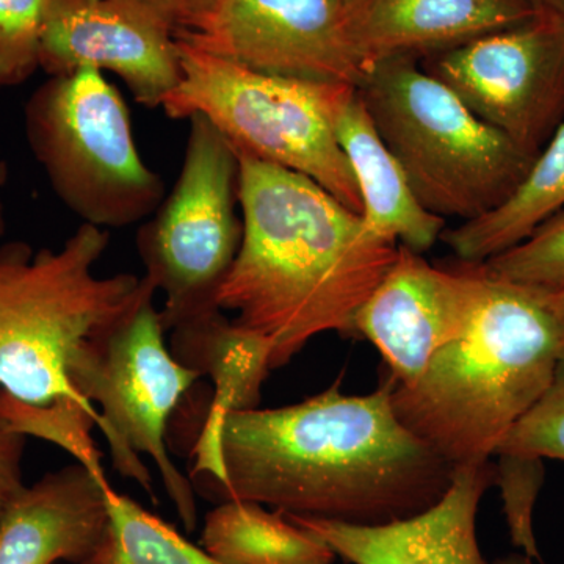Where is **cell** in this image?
Instances as JSON below:
<instances>
[{
	"instance_id": "6da1fadb",
	"label": "cell",
	"mask_w": 564,
	"mask_h": 564,
	"mask_svg": "<svg viewBox=\"0 0 564 564\" xmlns=\"http://www.w3.org/2000/svg\"><path fill=\"white\" fill-rule=\"evenodd\" d=\"M393 380L369 395L326 389L302 403L232 411L193 447L209 499L380 525L429 510L455 469L397 417Z\"/></svg>"
},
{
	"instance_id": "7a4b0ae2",
	"label": "cell",
	"mask_w": 564,
	"mask_h": 564,
	"mask_svg": "<svg viewBox=\"0 0 564 564\" xmlns=\"http://www.w3.org/2000/svg\"><path fill=\"white\" fill-rule=\"evenodd\" d=\"M237 154L243 239L217 304L270 344L280 369L321 334L352 332L399 247L317 182Z\"/></svg>"
},
{
	"instance_id": "3957f363",
	"label": "cell",
	"mask_w": 564,
	"mask_h": 564,
	"mask_svg": "<svg viewBox=\"0 0 564 564\" xmlns=\"http://www.w3.org/2000/svg\"><path fill=\"white\" fill-rule=\"evenodd\" d=\"M485 273L466 333L414 381H393L397 417L454 469L491 462L543 397L564 350V321L540 291Z\"/></svg>"
},
{
	"instance_id": "277c9868",
	"label": "cell",
	"mask_w": 564,
	"mask_h": 564,
	"mask_svg": "<svg viewBox=\"0 0 564 564\" xmlns=\"http://www.w3.org/2000/svg\"><path fill=\"white\" fill-rule=\"evenodd\" d=\"M107 229L84 225L58 250L0 247V389L46 406L82 399L69 381L77 350L109 328L139 295L141 278L98 276Z\"/></svg>"
},
{
	"instance_id": "5b68a950",
	"label": "cell",
	"mask_w": 564,
	"mask_h": 564,
	"mask_svg": "<svg viewBox=\"0 0 564 564\" xmlns=\"http://www.w3.org/2000/svg\"><path fill=\"white\" fill-rule=\"evenodd\" d=\"M356 93L419 202L444 220L497 209L534 161L406 57L375 65Z\"/></svg>"
},
{
	"instance_id": "8992f818",
	"label": "cell",
	"mask_w": 564,
	"mask_h": 564,
	"mask_svg": "<svg viewBox=\"0 0 564 564\" xmlns=\"http://www.w3.org/2000/svg\"><path fill=\"white\" fill-rule=\"evenodd\" d=\"M176 39L182 79L162 104L166 117L202 115L237 152L310 177L361 215L355 174L336 135L356 88L258 73Z\"/></svg>"
},
{
	"instance_id": "52a82bcc",
	"label": "cell",
	"mask_w": 564,
	"mask_h": 564,
	"mask_svg": "<svg viewBox=\"0 0 564 564\" xmlns=\"http://www.w3.org/2000/svg\"><path fill=\"white\" fill-rule=\"evenodd\" d=\"M154 284L141 278L139 295L109 328L82 345L69 366V381L102 417L101 433L115 469L154 499L148 455L188 532L198 525L195 489L174 466L166 448V429L182 397L199 377L166 347Z\"/></svg>"
},
{
	"instance_id": "ba28073f",
	"label": "cell",
	"mask_w": 564,
	"mask_h": 564,
	"mask_svg": "<svg viewBox=\"0 0 564 564\" xmlns=\"http://www.w3.org/2000/svg\"><path fill=\"white\" fill-rule=\"evenodd\" d=\"M24 117L52 191L82 221L128 228L161 206L165 182L141 158L128 104L102 70L50 77L32 93Z\"/></svg>"
},
{
	"instance_id": "9c48e42d",
	"label": "cell",
	"mask_w": 564,
	"mask_h": 564,
	"mask_svg": "<svg viewBox=\"0 0 564 564\" xmlns=\"http://www.w3.org/2000/svg\"><path fill=\"white\" fill-rule=\"evenodd\" d=\"M188 122L180 177L137 232L144 276L165 295V332L220 310L218 291L243 239L239 154L202 115Z\"/></svg>"
},
{
	"instance_id": "30bf717a",
	"label": "cell",
	"mask_w": 564,
	"mask_h": 564,
	"mask_svg": "<svg viewBox=\"0 0 564 564\" xmlns=\"http://www.w3.org/2000/svg\"><path fill=\"white\" fill-rule=\"evenodd\" d=\"M425 70L532 158L564 121V22L543 7L521 24L451 47Z\"/></svg>"
},
{
	"instance_id": "8fae6325",
	"label": "cell",
	"mask_w": 564,
	"mask_h": 564,
	"mask_svg": "<svg viewBox=\"0 0 564 564\" xmlns=\"http://www.w3.org/2000/svg\"><path fill=\"white\" fill-rule=\"evenodd\" d=\"M176 35L270 76L358 88L369 74L351 0H218L195 31Z\"/></svg>"
},
{
	"instance_id": "7c38bea8",
	"label": "cell",
	"mask_w": 564,
	"mask_h": 564,
	"mask_svg": "<svg viewBox=\"0 0 564 564\" xmlns=\"http://www.w3.org/2000/svg\"><path fill=\"white\" fill-rule=\"evenodd\" d=\"M87 66L110 70L137 102L159 109L182 79L176 31L140 0H50L40 69L54 77Z\"/></svg>"
},
{
	"instance_id": "4fadbf2b",
	"label": "cell",
	"mask_w": 564,
	"mask_h": 564,
	"mask_svg": "<svg viewBox=\"0 0 564 564\" xmlns=\"http://www.w3.org/2000/svg\"><path fill=\"white\" fill-rule=\"evenodd\" d=\"M485 282L481 263L440 269L400 245L391 269L356 314L352 332L378 348L397 384L411 383L469 328Z\"/></svg>"
},
{
	"instance_id": "5bb4252c",
	"label": "cell",
	"mask_w": 564,
	"mask_h": 564,
	"mask_svg": "<svg viewBox=\"0 0 564 564\" xmlns=\"http://www.w3.org/2000/svg\"><path fill=\"white\" fill-rule=\"evenodd\" d=\"M494 475L491 462L458 467L440 502L388 524L285 516L352 564H489L478 545L477 516Z\"/></svg>"
},
{
	"instance_id": "9a60e30c",
	"label": "cell",
	"mask_w": 564,
	"mask_h": 564,
	"mask_svg": "<svg viewBox=\"0 0 564 564\" xmlns=\"http://www.w3.org/2000/svg\"><path fill=\"white\" fill-rule=\"evenodd\" d=\"M79 463L24 485L0 511V564H84L109 524L106 489Z\"/></svg>"
},
{
	"instance_id": "2e32d148",
	"label": "cell",
	"mask_w": 564,
	"mask_h": 564,
	"mask_svg": "<svg viewBox=\"0 0 564 564\" xmlns=\"http://www.w3.org/2000/svg\"><path fill=\"white\" fill-rule=\"evenodd\" d=\"M530 0H351L352 29L367 68L415 51L455 47L521 24Z\"/></svg>"
},
{
	"instance_id": "e0dca14e",
	"label": "cell",
	"mask_w": 564,
	"mask_h": 564,
	"mask_svg": "<svg viewBox=\"0 0 564 564\" xmlns=\"http://www.w3.org/2000/svg\"><path fill=\"white\" fill-rule=\"evenodd\" d=\"M336 135L355 174L366 228L386 242H400L419 254L429 251L443 237L447 220L419 202L356 91L337 118Z\"/></svg>"
},
{
	"instance_id": "ac0fdd59",
	"label": "cell",
	"mask_w": 564,
	"mask_h": 564,
	"mask_svg": "<svg viewBox=\"0 0 564 564\" xmlns=\"http://www.w3.org/2000/svg\"><path fill=\"white\" fill-rule=\"evenodd\" d=\"M223 313L215 311L172 332L174 358L214 383L202 433L217 430L232 411L258 408L263 381L272 370L270 344Z\"/></svg>"
},
{
	"instance_id": "d6986e66",
	"label": "cell",
	"mask_w": 564,
	"mask_h": 564,
	"mask_svg": "<svg viewBox=\"0 0 564 564\" xmlns=\"http://www.w3.org/2000/svg\"><path fill=\"white\" fill-rule=\"evenodd\" d=\"M564 207V121L534 158L513 195L484 217L443 234L466 263H484L507 251Z\"/></svg>"
},
{
	"instance_id": "ffe728a7",
	"label": "cell",
	"mask_w": 564,
	"mask_h": 564,
	"mask_svg": "<svg viewBox=\"0 0 564 564\" xmlns=\"http://www.w3.org/2000/svg\"><path fill=\"white\" fill-rule=\"evenodd\" d=\"M202 547L220 564H333L329 545L281 511L226 500L204 518Z\"/></svg>"
},
{
	"instance_id": "44dd1931",
	"label": "cell",
	"mask_w": 564,
	"mask_h": 564,
	"mask_svg": "<svg viewBox=\"0 0 564 564\" xmlns=\"http://www.w3.org/2000/svg\"><path fill=\"white\" fill-rule=\"evenodd\" d=\"M109 524L84 564H220L131 497L106 489Z\"/></svg>"
},
{
	"instance_id": "7402d4cb",
	"label": "cell",
	"mask_w": 564,
	"mask_h": 564,
	"mask_svg": "<svg viewBox=\"0 0 564 564\" xmlns=\"http://www.w3.org/2000/svg\"><path fill=\"white\" fill-rule=\"evenodd\" d=\"M0 414L9 421L14 432L57 445L99 480H107L101 454L91 436L95 426L102 430V417L95 406L74 399L35 406L20 402L0 389Z\"/></svg>"
},
{
	"instance_id": "603a6c76",
	"label": "cell",
	"mask_w": 564,
	"mask_h": 564,
	"mask_svg": "<svg viewBox=\"0 0 564 564\" xmlns=\"http://www.w3.org/2000/svg\"><path fill=\"white\" fill-rule=\"evenodd\" d=\"M499 280L541 292L564 289V207L545 218L522 242L481 263Z\"/></svg>"
},
{
	"instance_id": "cb8c5ba5",
	"label": "cell",
	"mask_w": 564,
	"mask_h": 564,
	"mask_svg": "<svg viewBox=\"0 0 564 564\" xmlns=\"http://www.w3.org/2000/svg\"><path fill=\"white\" fill-rule=\"evenodd\" d=\"M50 0H0V91L40 69L41 36Z\"/></svg>"
},
{
	"instance_id": "d4e9b609",
	"label": "cell",
	"mask_w": 564,
	"mask_h": 564,
	"mask_svg": "<svg viewBox=\"0 0 564 564\" xmlns=\"http://www.w3.org/2000/svg\"><path fill=\"white\" fill-rule=\"evenodd\" d=\"M494 485L502 494L503 514L508 532L516 547L529 558H538L536 536L533 530V510L544 484V464L541 458L499 454Z\"/></svg>"
},
{
	"instance_id": "484cf974",
	"label": "cell",
	"mask_w": 564,
	"mask_h": 564,
	"mask_svg": "<svg viewBox=\"0 0 564 564\" xmlns=\"http://www.w3.org/2000/svg\"><path fill=\"white\" fill-rule=\"evenodd\" d=\"M564 462V350L543 397L505 436L496 455Z\"/></svg>"
},
{
	"instance_id": "4316f807",
	"label": "cell",
	"mask_w": 564,
	"mask_h": 564,
	"mask_svg": "<svg viewBox=\"0 0 564 564\" xmlns=\"http://www.w3.org/2000/svg\"><path fill=\"white\" fill-rule=\"evenodd\" d=\"M28 436L14 432L9 421L0 414V511L22 486V462H24Z\"/></svg>"
},
{
	"instance_id": "83f0119b",
	"label": "cell",
	"mask_w": 564,
	"mask_h": 564,
	"mask_svg": "<svg viewBox=\"0 0 564 564\" xmlns=\"http://www.w3.org/2000/svg\"><path fill=\"white\" fill-rule=\"evenodd\" d=\"M176 31L192 32L214 10L218 0H140Z\"/></svg>"
},
{
	"instance_id": "f1b7e54d",
	"label": "cell",
	"mask_w": 564,
	"mask_h": 564,
	"mask_svg": "<svg viewBox=\"0 0 564 564\" xmlns=\"http://www.w3.org/2000/svg\"><path fill=\"white\" fill-rule=\"evenodd\" d=\"M541 295H543L544 302L547 303V306L564 321V289L556 292H541Z\"/></svg>"
},
{
	"instance_id": "f546056e",
	"label": "cell",
	"mask_w": 564,
	"mask_h": 564,
	"mask_svg": "<svg viewBox=\"0 0 564 564\" xmlns=\"http://www.w3.org/2000/svg\"><path fill=\"white\" fill-rule=\"evenodd\" d=\"M7 180H9V166L6 162L0 161V188L7 184ZM3 231H6V220H3V209L2 204H0V237H2Z\"/></svg>"
},
{
	"instance_id": "4dcf8cb0",
	"label": "cell",
	"mask_w": 564,
	"mask_h": 564,
	"mask_svg": "<svg viewBox=\"0 0 564 564\" xmlns=\"http://www.w3.org/2000/svg\"><path fill=\"white\" fill-rule=\"evenodd\" d=\"M496 564H533V562L524 554H513L497 560Z\"/></svg>"
},
{
	"instance_id": "1f68e13d",
	"label": "cell",
	"mask_w": 564,
	"mask_h": 564,
	"mask_svg": "<svg viewBox=\"0 0 564 564\" xmlns=\"http://www.w3.org/2000/svg\"><path fill=\"white\" fill-rule=\"evenodd\" d=\"M530 2H532L533 6L541 7L540 6V0H530Z\"/></svg>"
}]
</instances>
